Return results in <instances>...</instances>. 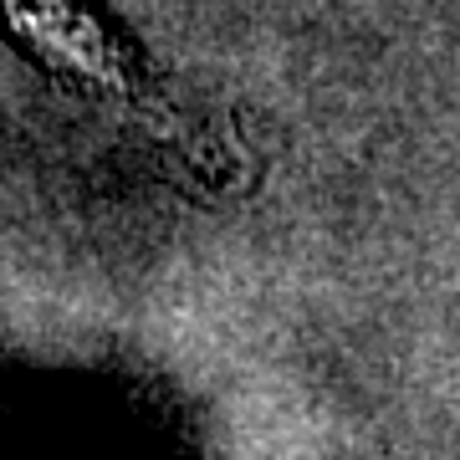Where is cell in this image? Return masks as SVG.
Instances as JSON below:
<instances>
[{
	"label": "cell",
	"instance_id": "1",
	"mask_svg": "<svg viewBox=\"0 0 460 460\" xmlns=\"http://www.w3.org/2000/svg\"><path fill=\"white\" fill-rule=\"evenodd\" d=\"M0 21L87 98L144 108V83L87 0H0Z\"/></svg>",
	"mask_w": 460,
	"mask_h": 460
}]
</instances>
